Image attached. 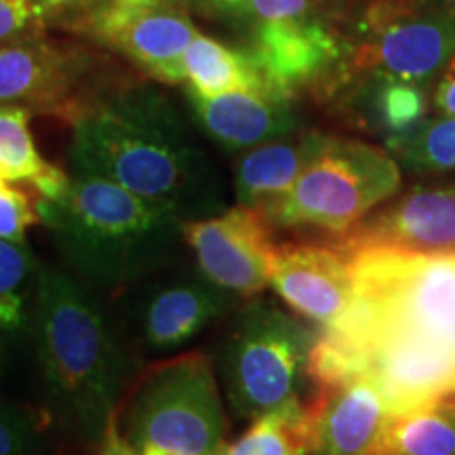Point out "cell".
<instances>
[{
	"label": "cell",
	"instance_id": "6da1fadb",
	"mask_svg": "<svg viewBox=\"0 0 455 455\" xmlns=\"http://www.w3.org/2000/svg\"><path fill=\"white\" fill-rule=\"evenodd\" d=\"M355 298L338 325L318 329L312 390L369 378L392 413L455 396V249H346Z\"/></svg>",
	"mask_w": 455,
	"mask_h": 455
},
{
	"label": "cell",
	"instance_id": "7a4b0ae2",
	"mask_svg": "<svg viewBox=\"0 0 455 455\" xmlns=\"http://www.w3.org/2000/svg\"><path fill=\"white\" fill-rule=\"evenodd\" d=\"M70 173L112 181L184 224L224 212L213 163L155 89H124L91 106L74 124Z\"/></svg>",
	"mask_w": 455,
	"mask_h": 455
},
{
	"label": "cell",
	"instance_id": "3957f363",
	"mask_svg": "<svg viewBox=\"0 0 455 455\" xmlns=\"http://www.w3.org/2000/svg\"><path fill=\"white\" fill-rule=\"evenodd\" d=\"M32 335L53 413L83 443H101L116 422L133 358L100 293L70 272L41 266Z\"/></svg>",
	"mask_w": 455,
	"mask_h": 455
},
{
	"label": "cell",
	"instance_id": "277c9868",
	"mask_svg": "<svg viewBox=\"0 0 455 455\" xmlns=\"http://www.w3.org/2000/svg\"><path fill=\"white\" fill-rule=\"evenodd\" d=\"M70 173V171H68ZM70 275L95 291H124L173 261L184 221L95 175L70 173L57 201H38Z\"/></svg>",
	"mask_w": 455,
	"mask_h": 455
},
{
	"label": "cell",
	"instance_id": "5b68a950",
	"mask_svg": "<svg viewBox=\"0 0 455 455\" xmlns=\"http://www.w3.org/2000/svg\"><path fill=\"white\" fill-rule=\"evenodd\" d=\"M114 424L140 455H224L228 419L209 356L190 352L148 369Z\"/></svg>",
	"mask_w": 455,
	"mask_h": 455
},
{
	"label": "cell",
	"instance_id": "8992f818",
	"mask_svg": "<svg viewBox=\"0 0 455 455\" xmlns=\"http://www.w3.org/2000/svg\"><path fill=\"white\" fill-rule=\"evenodd\" d=\"M401 192V169L390 152L323 133L315 156L291 192L264 213L272 230L335 238Z\"/></svg>",
	"mask_w": 455,
	"mask_h": 455
},
{
	"label": "cell",
	"instance_id": "52a82bcc",
	"mask_svg": "<svg viewBox=\"0 0 455 455\" xmlns=\"http://www.w3.org/2000/svg\"><path fill=\"white\" fill-rule=\"evenodd\" d=\"M318 329L272 301L247 299L220 355L221 384L232 413L255 419L301 398Z\"/></svg>",
	"mask_w": 455,
	"mask_h": 455
},
{
	"label": "cell",
	"instance_id": "ba28073f",
	"mask_svg": "<svg viewBox=\"0 0 455 455\" xmlns=\"http://www.w3.org/2000/svg\"><path fill=\"white\" fill-rule=\"evenodd\" d=\"M241 49L258 72L261 87L295 100L301 89L331 91L344 61V38L329 15L270 21L244 34Z\"/></svg>",
	"mask_w": 455,
	"mask_h": 455
},
{
	"label": "cell",
	"instance_id": "9c48e42d",
	"mask_svg": "<svg viewBox=\"0 0 455 455\" xmlns=\"http://www.w3.org/2000/svg\"><path fill=\"white\" fill-rule=\"evenodd\" d=\"M169 266L129 289L135 339L152 352L181 348L238 301L198 268L171 270Z\"/></svg>",
	"mask_w": 455,
	"mask_h": 455
},
{
	"label": "cell",
	"instance_id": "30bf717a",
	"mask_svg": "<svg viewBox=\"0 0 455 455\" xmlns=\"http://www.w3.org/2000/svg\"><path fill=\"white\" fill-rule=\"evenodd\" d=\"M272 232L264 215L241 204L181 228L196 268L238 299L258 298L270 284Z\"/></svg>",
	"mask_w": 455,
	"mask_h": 455
},
{
	"label": "cell",
	"instance_id": "8fae6325",
	"mask_svg": "<svg viewBox=\"0 0 455 455\" xmlns=\"http://www.w3.org/2000/svg\"><path fill=\"white\" fill-rule=\"evenodd\" d=\"M270 287L293 315L321 329L333 327L348 315L355 298L350 255L327 238L275 243Z\"/></svg>",
	"mask_w": 455,
	"mask_h": 455
},
{
	"label": "cell",
	"instance_id": "7c38bea8",
	"mask_svg": "<svg viewBox=\"0 0 455 455\" xmlns=\"http://www.w3.org/2000/svg\"><path fill=\"white\" fill-rule=\"evenodd\" d=\"M327 241L344 249L451 251L455 249V180L428 181L398 192L348 232Z\"/></svg>",
	"mask_w": 455,
	"mask_h": 455
},
{
	"label": "cell",
	"instance_id": "4fadbf2b",
	"mask_svg": "<svg viewBox=\"0 0 455 455\" xmlns=\"http://www.w3.org/2000/svg\"><path fill=\"white\" fill-rule=\"evenodd\" d=\"M87 24L100 41L121 51L148 76L167 84L186 81L184 55L198 32L184 9L91 7Z\"/></svg>",
	"mask_w": 455,
	"mask_h": 455
},
{
	"label": "cell",
	"instance_id": "5bb4252c",
	"mask_svg": "<svg viewBox=\"0 0 455 455\" xmlns=\"http://www.w3.org/2000/svg\"><path fill=\"white\" fill-rule=\"evenodd\" d=\"M78 55L53 47L38 34L0 44V106H32L38 110L83 116L74 100L81 83ZM24 108V106H21Z\"/></svg>",
	"mask_w": 455,
	"mask_h": 455
},
{
	"label": "cell",
	"instance_id": "9a60e30c",
	"mask_svg": "<svg viewBox=\"0 0 455 455\" xmlns=\"http://www.w3.org/2000/svg\"><path fill=\"white\" fill-rule=\"evenodd\" d=\"M316 447L312 455H382L392 419L388 401L369 378L312 390Z\"/></svg>",
	"mask_w": 455,
	"mask_h": 455
},
{
	"label": "cell",
	"instance_id": "2e32d148",
	"mask_svg": "<svg viewBox=\"0 0 455 455\" xmlns=\"http://www.w3.org/2000/svg\"><path fill=\"white\" fill-rule=\"evenodd\" d=\"M196 123L226 152H243L298 133L293 100L266 89L232 91L220 98H198L190 91Z\"/></svg>",
	"mask_w": 455,
	"mask_h": 455
},
{
	"label": "cell",
	"instance_id": "e0dca14e",
	"mask_svg": "<svg viewBox=\"0 0 455 455\" xmlns=\"http://www.w3.org/2000/svg\"><path fill=\"white\" fill-rule=\"evenodd\" d=\"M321 138L323 133L318 131H298L289 138L238 155L235 163L238 204L261 215L275 209L291 192L301 171L308 167Z\"/></svg>",
	"mask_w": 455,
	"mask_h": 455
},
{
	"label": "cell",
	"instance_id": "ac0fdd59",
	"mask_svg": "<svg viewBox=\"0 0 455 455\" xmlns=\"http://www.w3.org/2000/svg\"><path fill=\"white\" fill-rule=\"evenodd\" d=\"M315 447V401L298 398L251 419V426L226 447L224 455H312Z\"/></svg>",
	"mask_w": 455,
	"mask_h": 455
},
{
	"label": "cell",
	"instance_id": "d6986e66",
	"mask_svg": "<svg viewBox=\"0 0 455 455\" xmlns=\"http://www.w3.org/2000/svg\"><path fill=\"white\" fill-rule=\"evenodd\" d=\"M184 72L190 91L198 98L213 100L232 91L264 89L258 72L241 49H230L203 34H198L186 51Z\"/></svg>",
	"mask_w": 455,
	"mask_h": 455
},
{
	"label": "cell",
	"instance_id": "ffe728a7",
	"mask_svg": "<svg viewBox=\"0 0 455 455\" xmlns=\"http://www.w3.org/2000/svg\"><path fill=\"white\" fill-rule=\"evenodd\" d=\"M382 455H455V396L392 413Z\"/></svg>",
	"mask_w": 455,
	"mask_h": 455
},
{
	"label": "cell",
	"instance_id": "44dd1931",
	"mask_svg": "<svg viewBox=\"0 0 455 455\" xmlns=\"http://www.w3.org/2000/svg\"><path fill=\"white\" fill-rule=\"evenodd\" d=\"M38 270L26 243L0 241V338L32 333Z\"/></svg>",
	"mask_w": 455,
	"mask_h": 455
},
{
	"label": "cell",
	"instance_id": "7402d4cb",
	"mask_svg": "<svg viewBox=\"0 0 455 455\" xmlns=\"http://www.w3.org/2000/svg\"><path fill=\"white\" fill-rule=\"evenodd\" d=\"M361 89L367 98L371 121L386 133V141L405 135L426 121L428 91L422 84L396 81V78H365Z\"/></svg>",
	"mask_w": 455,
	"mask_h": 455
},
{
	"label": "cell",
	"instance_id": "603a6c76",
	"mask_svg": "<svg viewBox=\"0 0 455 455\" xmlns=\"http://www.w3.org/2000/svg\"><path fill=\"white\" fill-rule=\"evenodd\" d=\"M390 156L413 173H447L455 169V116L424 121L405 135L386 141Z\"/></svg>",
	"mask_w": 455,
	"mask_h": 455
},
{
	"label": "cell",
	"instance_id": "cb8c5ba5",
	"mask_svg": "<svg viewBox=\"0 0 455 455\" xmlns=\"http://www.w3.org/2000/svg\"><path fill=\"white\" fill-rule=\"evenodd\" d=\"M30 114L21 106H0V178L36 188L57 169L41 156L30 133Z\"/></svg>",
	"mask_w": 455,
	"mask_h": 455
},
{
	"label": "cell",
	"instance_id": "d4e9b609",
	"mask_svg": "<svg viewBox=\"0 0 455 455\" xmlns=\"http://www.w3.org/2000/svg\"><path fill=\"white\" fill-rule=\"evenodd\" d=\"M204 13L220 17L249 34L253 28L270 21L299 20L315 15L316 0H195Z\"/></svg>",
	"mask_w": 455,
	"mask_h": 455
},
{
	"label": "cell",
	"instance_id": "484cf974",
	"mask_svg": "<svg viewBox=\"0 0 455 455\" xmlns=\"http://www.w3.org/2000/svg\"><path fill=\"white\" fill-rule=\"evenodd\" d=\"M38 221L36 195L0 178V241L26 243L28 228Z\"/></svg>",
	"mask_w": 455,
	"mask_h": 455
},
{
	"label": "cell",
	"instance_id": "4316f807",
	"mask_svg": "<svg viewBox=\"0 0 455 455\" xmlns=\"http://www.w3.org/2000/svg\"><path fill=\"white\" fill-rule=\"evenodd\" d=\"M70 0H0V44L36 34L38 26Z\"/></svg>",
	"mask_w": 455,
	"mask_h": 455
},
{
	"label": "cell",
	"instance_id": "83f0119b",
	"mask_svg": "<svg viewBox=\"0 0 455 455\" xmlns=\"http://www.w3.org/2000/svg\"><path fill=\"white\" fill-rule=\"evenodd\" d=\"M36 422L24 409L0 401V455H36Z\"/></svg>",
	"mask_w": 455,
	"mask_h": 455
},
{
	"label": "cell",
	"instance_id": "f1b7e54d",
	"mask_svg": "<svg viewBox=\"0 0 455 455\" xmlns=\"http://www.w3.org/2000/svg\"><path fill=\"white\" fill-rule=\"evenodd\" d=\"M432 104L447 116H455V55L447 64L445 72H443L439 84H436Z\"/></svg>",
	"mask_w": 455,
	"mask_h": 455
},
{
	"label": "cell",
	"instance_id": "f546056e",
	"mask_svg": "<svg viewBox=\"0 0 455 455\" xmlns=\"http://www.w3.org/2000/svg\"><path fill=\"white\" fill-rule=\"evenodd\" d=\"M184 3L186 0H95L93 7L156 11V9H184Z\"/></svg>",
	"mask_w": 455,
	"mask_h": 455
},
{
	"label": "cell",
	"instance_id": "4dcf8cb0",
	"mask_svg": "<svg viewBox=\"0 0 455 455\" xmlns=\"http://www.w3.org/2000/svg\"><path fill=\"white\" fill-rule=\"evenodd\" d=\"M100 445H101L100 455H140L127 441L123 439L121 432L116 430V424H112L110 428H108L106 436L101 439Z\"/></svg>",
	"mask_w": 455,
	"mask_h": 455
}]
</instances>
